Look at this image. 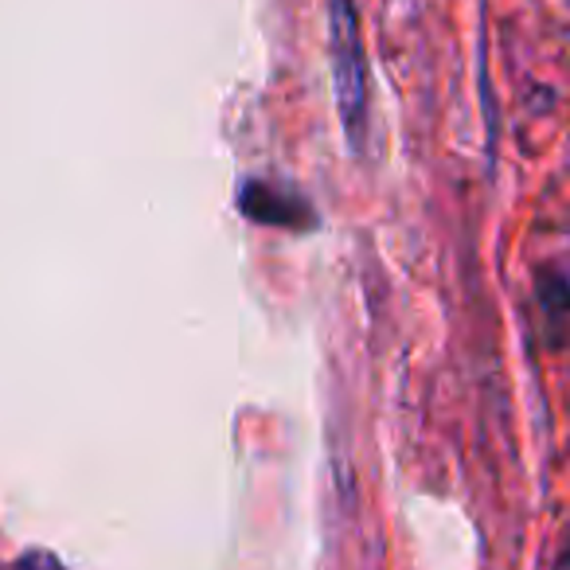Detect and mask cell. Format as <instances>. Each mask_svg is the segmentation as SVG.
I'll list each match as a JSON object with an SVG mask.
<instances>
[{
    "mask_svg": "<svg viewBox=\"0 0 570 570\" xmlns=\"http://www.w3.org/2000/svg\"><path fill=\"white\" fill-rule=\"evenodd\" d=\"M238 204H243L246 219H254V223H277V227H305V223H309V207H305L302 196L274 188V184H266V180L246 184Z\"/></svg>",
    "mask_w": 570,
    "mask_h": 570,
    "instance_id": "cell-2",
    "label": "cell"
},
{
    "mask_svg": "<svg viewBox=\"0 0 570 570\" xmlns=\"http://www.w3.org/2000/svg\"><path fill=\"white\" fill-rule=\"evenodd\" d=\"M325 20L328 59H333V95L344 141L352 145V153H364L367 129H372V75H367V48L356 0H325Z\"/></svg>",
    "mask_w": 570,
    "mask_h": 570,
    "instance_id": "cell-1",
    "label": "cell"
},
{
    "mask_svg": "<svg viewBox=\"0 0 570 570\" xmlns=\"http://www.w3.org/2000/svg\"><path fill=\"white\" fill-rule=\"evenodd\" d=\"M554 570H570V543L562 547V554H559V562H554Z\"/></svg>",
    "mask_w": 570,
    "mask_h": 570,
    "instance_id": "cell-4",
    "label": "cell"
},
{
    "mask_svg": "<svg viewBox=\"0 0 570 570\" xmlns=\"http://www.w3.org/2000/svg\"><path fill=\"white\" fill-rule=\"evenodd\" d=\"M12 570H67V567L56 559V554H48V551H28Z\"/></svg>",
    "mask_w": 570,
    "mask_h": 570,
    "instance_id": "cell-3",
    "label": "cell"
}]
</instances>
